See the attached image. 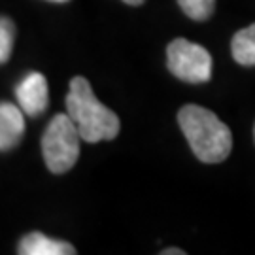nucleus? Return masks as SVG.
<instances>
[{"mask_svg": "<svg viewBox=\"0 0 255 255\" xmlns=\"http://www.w3.org/2000/svg\"><path fill=\"white\" fill-rule=\"evenodd\" d=\"M178 123L189 147L202 163H221L233 149L231 128L208 108L187 104L178 112Z\"/></svg>", "mask_w": 255, "mask_h": 255, "instance_id": "f257e3e1", "label": "nucleus"}, {"mask_svg": "<svg viewBox=\"0 0 255 255\" xmlns=\"http://www.w3.org/2000/svg\"><path fill=\"white\" fill-rule=\"evenodd\" d=\"M66 114L72 118L82 134L83 142L97 144L102 140H114L119 134V118L116 112L106 108L91 89V83L82 76L70 82L66 95Z\"/></svg>", "mask_w": 255, "mask_h": 255, "instance_id": "f03ea898", "label": "nucleus"}, {"mask_svg": "<svg viewBox=\"0 0 255 255\" xmlns=\"http://www.w3.org/2000/svg\"><path fill=\"white\" fill-rule=\"evenodd\" d=\"M82 134L68 114H57L42 136V153L49 172L64 174L80 157Z\"/></svg>", "mask_w": 255, "mask_h": 255, "instance_id": "7ed1b4c3", "label": "nucleus"}, {"mask_svg": "<svg viewBox=\"0 0 255 255\" xmlns=\"http://www.w3.org/2000/svg\"><path fill=\"white\" fill-rule=\"evenodd\" d=\"M168 70L182 82L204 83L212 78V57L206 47L176 38L166 47Z\"/></svg>", "mask_w": 255, "mask_h": 255, "instance_id": "20e7f679", "label": "nucleus"}, {"mask_svg": "<svg viewBox=\"0 0 255 255\" xmlns=\"http://www.w3.org/2000/svg\"><path fill=\"white\" fill-rule=\"evenodd\" d=\"M15 97H17L19 106L27 116L36 118L40 114H44L49 104L46 76L40 72H28L15 87Z\"/></svg>", "mask_w": 255, "mask_h": 255, "instance_id": "39448f33", "label": "nucleus"}, {"mask_svg": "<svg viewBox=\"0 0 255 255\" xmlns=\"http://www.w3.org/2000/svg\"><path fill=\"white\" fill-rule=\"evenodd\" d=\"M25 112L11 102L0 104V149L9 151L21 142L25 134Z\"/></svg>", "mask_w": 255, "mask_h": 255, "instance_id": "423d86ee", "label": "nucleus"}, {"mask_svg": "<svg viewBox=\"0 0 255 255\" xmlns=\"http://www.w3.org/2000/svg\"><path fill=\"white\" fill-rule=\"evenodd\" d=\"M21 255H74L76 248L64 240H53L44 233H28L21 238L19 250Z\"/></svg>", "mask_w": 255, "mask_h": 255, "instance_id": "0eeeda50", "label": "nucleus"}, {"mask_svg": "<svg viewBox=\"0 0 255 255\" xmlns=\"http://www.w3.org/2000/svg\"><path fill=\"white\" fill-rule=\"evenodd\" d=\"M233 59L242 66H255V23L238 30L231 42Z\"/></svg>", "mask_w": 255, "mask_h": 255, "instance_id": "6e6552de", "label": "nucleus"}, {"mask_svg": "<svg viewBox=\"0 0 255 255\" xmlns=\"http://www.w3.org/2000/svg\"><path fill=\"white\" fill-rule=\"evenodd\" d=\"M178 4L183 13L195 21H206L216 8V0H178Z\"/></svg>", "mask_w": 255, "mask_h": 255, "instance_id": "1a4fd4ad", "label": "nucleus"}, {"mask_svg": "<svg viewBox=\"0 0 255 255\" xmlns=\"http://www.w3.org/2000/svg\"><path fill=\"white\" fill-rule=\"evenodd\" d=\"M13 38H15V27H13L11 19L2 17V23H0V63L2 64L9 61Z\"/></svg>", "mask_w": 255, "mask_h": 255, "instance_id": "9d476101", "label": "nucleus"}, {"mask_svg": "<svg viewBox=\"0 0 255 255\" xmlns=\"http://www.w3.org/2000/svg\"><path fill=\"white\" fill-rule=\"evenodd\" d=\"M163 255H185L183 250H178V248H170V250H163L161 252Z\"/></svg>", "mask_w": 255, "mask_h": 255, "instance_id": "9b49d317", "label": "nucleus"}, {"mask_svg": "<svg viewBox=\"0 0 255 255\" xmlns=\"http://www.w3.org/2000/svg\"><path fill=\"white\" fill-rule=\"evenodd\" d=\"M125 4H128V6H140L144 0H123Z\"/></svg>", "mask_w": 255, "mask_h": 255, "instance_id": "f8f14e48", "label": "nucleus"}, {"mask_svg": "<svg viewBox=\"0 0 255 255\" xmlns=\"http://www.w3.org/2000/svg\"><path fill=\"white\" fill-rule=\"evenodd\" d=\"M49 2H59V4H63V2H68V0H49Z\"/></svg>", "mask_w": 255, "mask_h": 255, "instance_id": "ddd939ff", "label": "nucleus"}, {"mask_svg": "<svg viewBox=\"0 0 255 255\" xmlns=\"http://www.w3.org/2000/svg\"><path fill=\"white\" fill-rule=\"evenodd\" d=\"M254 138H255V127H254Z\"/></svg>", "mask_w": 255, "mask_h": 255, "instance_id": "4468645a", "label": "nucleus"}]
</instances>
